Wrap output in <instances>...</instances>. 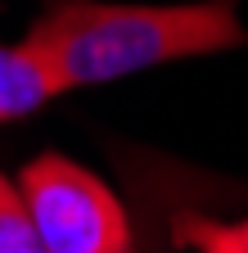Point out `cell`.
Returning <instances> with one entry per match:
<instances>
[{"instance_id": "277c9868", "label": "cell", "mask_w": 248, "mask_h": 253, "mask_svg": "<svg viewBox=\"0 0 248 253\" xmlns=\"http://www.w3.org/2000/svg\"><path fill=\"white\" fill-rule=\"evenodd\" d=\"M54 100V86L23 45H0V126L36 113Z\"/></svg>"}, {"instance_id": "6da1fadb", "label": "cell", "mask_w": 248, "mask_h": 253, "mask_svg": "<svg viewBox=\"0 0 248 253\" xmlns=\"http://www.w3.org/2000/svg\"><path fill=\"white\" fill-rule=\"evenodd\" d=\"M18 45L36 59L54 95H64L158 63L239 50L248 45V27L239 23V0H194V5L45 0Z\"/></svg>"}, {"instance_id": "8992f818", "label": "cell", "mask_w": 248, "mask_h": 253, "mask_svg": "<svg viewBox=\"0 0 248 253\" xmlns=\"http://www.w3.org/2000/svg\"><path fill=\"white\" fill-rule=\"evenodd\" d=\"M0 253H45L36 240V226L23 208L18 185L0 176Z\"/></svg>"}, {"instance_id": "3957f363", "label": "cell", "mask_w": 248, "mask_h": 253, "mask_svg": "<svg viewBox=\"0 0 248 253\" xmlns=\"http://www.w3.org/2000/svg\"><path fill=\"white\" fill-rule=\"evenodd\" d=\"M122 154V172H127V190H131V253H172L176 249V231L172 217L190 204L212 199L221 181L199 176L190 168H176L158 154H131L127 145H117Z\"/></svg>"}, {"instance_id": "7a4b0ae2", "label": "cell", "mask_w": 248, "mask_h": 253, "mask_svg": "<svg viewBox=\"0 0 248 253\" xmlns=\"http://www.w3.org/2000/svg\"><path fill=\"white\" fill-rule=\"evenodd\" d=\"M23 208L45 253H131V212L122 195L64 154H36L18 172Z\"/></svg>"}, {"instance_id": "5b68a950", "label": "cell", "mask_w": 248, "mask_h": 253, "mask_svg": "<svg viewBox=\"0 0 248 253\" xmlns=\"http://www.w3.org/2000/svg\"><path fill=\"white\" fill-rule=\"evenodd\" d=\"M172 231H176V244H190L199 253H248V217L221 221L199 212V204H190L172 217Z\"/></svg>"}]
</instances>
